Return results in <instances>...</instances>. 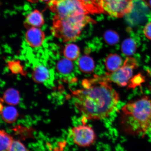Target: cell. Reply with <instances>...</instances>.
I'll return each instance as SVG.
<instances>
[{
  "mask_svg": "<svg viewBox=\"0 0 151 151\" xmlns=\"http://www.w3.org/2000/svg\"><path fill=\"white\" fill-rule=\"evenodd\" d=\"M106 77L95 75L82 82L83 88L73 92L76 106L86 120H99L109 116L120 100V96Z\"/></svg>",
  "mask_w": 151,
  "mask_h": 151,
  "instance_id": "6da1fadb",
  "label": "cell"
},
{
  "mask_svg": "<svg viewBox=\"0 0 151 151\" xmlns=\"http://www.w3.org/2000/svg\"><path fill=\"white\" fill-rule=\"evenodd\" d=\"M47 3L55 14L51 32L64 42L76 40L87 24L95 22L79 0H51Z\"/></svg>",
  "mask_w": 151,
  "mask_h": 151,
  "instance_id": "7a4b0ae2",
  "label": "cell"
},
{
  "mask_svg": "<svg viewBox=\"0 0 151 151\" xmlns=\"http://www.w3.org/2000/svg\"><path fill=\"white\" fill-rule=\"evenodd\" d=\"M120 123L123 131L132 135L144 136L151 126V99L143 96L128 102L121 110Z\"/></svg>",
  "mask_w": 151,
  "mask_h": 151,
  "instance_id": "3957f363",
  "label": "cell"
},
{
  "mask_svg": "<svg viewBox=\"0 0 151 151\" xmlns=\"http://www.w3.org/2000/svg\"><path fill=\"white\" fill-rule=\"evenodd\" d=\"M136 60L132 57L126 58L123 65L113 73H107L105 76L108 80L120 87L127 86L133 76V71L137 68Z\"/></svg>",
  "mask_w": 151,
  "mask_h": 151,
  "instance_id": "277c9868",
  "label": "cell"
},
{
  "mask_svg": "<svg viewBox=\"0 0 151 151\" xmlns=\"http://www.w3.org/2000/svg\"><path fill=\"white\" fill-rule=\"evenodd\" d=\"M133 0H102L104 12L115 18H121L131 12Z\"/></svg>",
  "mask_w": 151,
  "mask_h": 151,
  "instance_id": "5b68a950",
  "label": "cell"
},
{
  "mask_svg": "<svg viewBox=\"0 0 151 151\" xmlns=\"http://www.w3.org/2000/svg\"><path fill=\"white\" fill-rule=\"evenodd\" d=\"M71 132L74 143L81 147H89L95 142L96 139L93 129L86 122H83L82 125L72 128Z\"/></svg>",
  "mask_w": 151,
  "mask_h": 151,
  "instance_id": "8992f818",
  "label": "cell"
},
{
  "mask_svg": "<svg viewBox=\"0 0 151 151\" xmlns=\"http://www.w3.org/2000/svg\"><path fill=\"white\" fill-rule=\"evenodd\" d=\"M148 11V5L145 0H133L131 12L124 16L126 22L131 27H134L144 21Z\"/></svg>",
  "mask_w": 151,
  "mask_h": 151,
  "instance_id": "52a82bcc",
  "label": "cell"
},
{
  "mask_svg": "<svg viewBox=\"0 0 151 151\" xmlns=\"http://www.w3.org/2000/svg\"><path fill=\"white\" fill-rule=\"evenodd\" d=\"M45 38L44 32L37 27L29 28L25 35L26 42L30 47L33 48H38L42 46Z\"/></svg>",
  "mask_w": 151,
  "mask_h": 151,
  "instance_id": "ba28073f",
  "label": "cell"
},
{
  "mask_svg": "<svg viewBox=\"0 0 151 151\" xmlns=\"http://www.w3.org/2000/svg\"><path fill=\"white\" fill-rule=\"evenodd\" d=\"M52 73L48 68L43 65H38L34 68L32 77L38 83H45L52 78Z\"/></svg>",
  "mask_w": 151,
  "mask_h": 151,
  "instance_id": "9c48e42d",
  "label": "cell"
},
{
  "mask_svg": "<svg viewBox=\"0 0 151 151\" xmlns=\"http://www.w3.org/2000/svg\"><path fill=\"white\" fill-rule=\"evenodd\" d=\"M45 23L42 14L37 9L30 13L26 17L24 25L26 28L41 27Z\"/></svg>",
  "mask_w": 151,
  "mask_h": 151,
  "instance_id": "30bf717a",
  "label": "cell"
},
{
  "mask_svg": "<svg viewBox=\"0 0 151 151\" xmlns=\"http://www.w3.org/2000/svg\"><path fill=\"white\" fill-rule=\"evenodd\" d=\"M1 118L7 124H12L17 119L18 112L14 106H5L1 110Z\"/></svg>",
  "mask_w": 151,
  "mask_h": 151,
  "instance_id": "8fae6325",
  "label": "cell"
},
{
  "mask_svg": "<svg viewBox=\"0 0 151 151\" xmlns=\"http://www.w3.org/2000/svg\"><path fill=\"white\" fill-rule=\"evenodd\" d=\"M121 57L116 54H110L105 59V65L107 70L113 73L119 69L122 64Z\"/></svg>",
  "mask_w": 151,
  "mask_h": 151,
  "instance_id": "7c38bea8",
  "label": "cell"
},
{
  "mask_svg": "<svg viewBox=\"0 0 151 151\" xmlns=\"http://www.w3.org/2000/svg\"><path fill=\"white\" fill-rule=\"evenodd\" d=\"M79 69L85 73H91L95 68V63L93 58L88 55L81 57L78 61Z\"/></svg>",
  "mask_w": 151,
  "mask_h": 151,
  "instance_id": "4fadbf2b",
  "label": "cell"
},
{
  "mask_svg": "<svg viewBox=\"0 0 151 151\" xmlns=\"http://www.w3.org/2000/svg\"><path fill=\"white\" fill-rule=\"evenodd\" d=\"M89 14L103 13L102 0H79Z\"/></svg>",
  "mask_w": 151,
  "mask_h": 151,
  "instance_id": "5bb4252c",
  "label": "cell"
},
{
  "mask_svg": "<svg viewBox=\"0 0 151 151\" xmlns=\"http://www.w3.org/2000/svg\"><path fill=\"white\" fill-rule=\"evenodd\" d=\"M71 60L63 58L59 60L56 65L58 73L62 76L70 75L74 70V65Z\"/></svg>",
  "mask_w": 151,
  "mask_h": 151,
  "instance_id": "9a60e30c",
  "label": "cell"
},
{
  "mask_svg": "<svg viewBox=\"0 0 151 151\" xmlns=\"http://www.w3.org/2000/svg\"><path fill=\"white\" fill-rule=\"evenodd\" d=\"M3 100L7 104L14 106L18 104L20 102L19 93L14 88H9L4 93Z\"/></svg>",
  "mask_w": 151,
  "mask_h": 151,
  "instance_id": "2e32d148",
  "label": "cell"
},
{
  "mask_svg": "<svg viewBox=\"0 0 151 151\" xmlns=\"http://www.w3.org/2000/svg\"><path fill=\"white\" fill-rule=\"evenodd\" d=\"M63 54L67 59L71 61H75L80 55V49L77 45L69 43L66 45L63 50Z\"/></svg>",
  "mask_w": 151,
  "mask_h": 151,
  "instance_id": "e0dca14e",
  "label": "cell"
},
{
  "mask_svg": "<svg viewBox=\"0 0 151 151\" xmlns=\"http://www.w3.org/2000/svg\"><path fill=\"white\" fill-rule=\"evenodd\" d=\"M14 139L4 130L0 131V151H9Z\"/></svg>",
  "mask_w": 151,
  "mask_h": 151,
  "instance_id": "ac0fdd59",
  "label": "cell"
},
{
  "mask_svg": "<svg viewBox=\"0 0 151 151\" xmlns=\"http://www.w3.org/2000/svg\"><path fill=\"white\" fill-rule=\"evenodd\" d=\"M137 46L134 40L132 38L126 39L122 42L121 46L122 52L124 55H133L136 51Z\"/></svg>",
  "mask_w": 151,
  "mask_h": 151,
  "instance_id": "d6986e66",
  "label": "cell"
},
{
  "mask_svg": "<svg viewBox=\"0 0 151 151\" xmlns=\"http://www.w3.org/2000/svg\"><path fill=\"white\" fill-rule=\"evenodd\" d=\"M104 38L105 42L111 46L117 44L119 40V37L118 34L112 30H109L105 32Z\"/></svg>",
  "mask_w": 151,
  "mask_h": 151,
  "instance_id": "ffe728a7",
  "label": "cell"
},
{
  "mask_svg": "<svg viewBox=\"0 0 151 151\" xmlns=\"http://www.w3.org/2000/svg\"><path fill=\"white\" fill-rule=\"evenodd\" d=\"M9 151H30L28 150L20 141L14 139Z\"/></svg>",
  "mask_w": 151,
  "mask_h": 151,
  "instance_id": "44dd1931",
  "label": "cell"
},
{
  "mask_svg": "<svg viewBox=\"0 0 151 151\" xmlns=\"http://www.w3.org/2000/svg\"><path fill=\"white\" fill-rule=\"evenodd\" d=\"M143 78L140 74L138 75L130 80L128 84V88H134L137 86H140L143 82Z\"/></svg>",
  "mask_w": 151,
  "mask_h": 151,
  "instance_id": "7402d4cb",
  "label": "cell"
},
{
  "mask_svg": "<svg viewBox=\"0 0 151 151\" xmlns=\"http://www.w3.org/2000/svg\"><path fill=\"white\" fill-rule=\"evenodd\" d=\"M67 144V142L65 141L58 142L52 151H64Z\"/></svg>",
  "mask_w": 151,
  "mask_h": 151,
  "instance_id": "603a6c76",
  "label": "cell"
},
{
  "mask_svg": "<svg viewBox=\"0 0 151 151\" xmlns=\"http://www.w3.org/2000/svg\"><path fill=\"white\" fill-rule=\"evenodd\" d=\"M143 32L147 38L151 40V22H149L145 26Z\"/></svg>",
  "mask_w": 151,
  "mask_h": 151,
  "instance_id": "cb8c5ba5",
  "label": "cell"
},
{
  "mask_svg": "<svg viewBox=\"0 0 151 151\" xmlns=\"http://www.w3.org/2000/svg\"><path fill=\"white\" fill-rule=\"evenodd\" d=\"M10 65L11 69L12 71H14V73H18L20 72L22 67H20L19 63L17 62H11Z\"/></svg>",
  "mask_w": 151,
  "mask_h": 151,
  "instance_id": "d4e9b609",
  "label": "cell"
},
{
  "mask_svg": "<svg viewBox=\"0 0 151 151\" xmlns=\"http://www.w3.org/2000/svg\"><path fill=\"white\" fill-rule=\"evenodd\" d=\"M27 1L31 3H37L39 0H27Z\"/></svg>",
  "mask_w": 151,
  "mask_h": 151,
  "instance_id": "484cf974",
  "label": "cell"
},
{
  "mask_svg": "<svg viewBox=\"0 0 151 151\" xmlns=\"http://www.w3.org/2000/svg\"><path fill=\"white\" fill-rule=\"evenodd\" d=\"M40 1H47L48 2L51 1V0H40Z\"/></svg>",
  "mask_w": 151,
  "mask_h": 151,
  "instance_id": "4316f807",
  "label": "cell"
},
{
  "mask_svg": "<svg viewBox=\"0 0 151 151\" xmlns=\"http://www.w3.org/2000/svg\"><path fill=\"white\" fill-rule=\"evenodd\" d=\"M149 4L150 6L151 7V0H149Z\"/></svg>",
  "mask_w": 151,
  "mask_h": 151,
  "instance_id": "83f0119b",
  "label": "cell"
},
{
  "mask_svg": "<svg viewBox=\"0 0 151 151\" xmlns=\"http://www.w3.org/2000/svg\"><path fill=\"white\" fill-rule=\"evenodd\" d=\"M148 133H151V127H150V130H149Z\"/></svg>",
  "mask_w": 151,
  "mask_h": 151,
  "instance_id": "f1b7e54d",
  "label": "cell"
}]
</instances>
